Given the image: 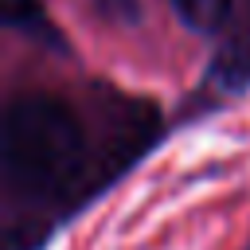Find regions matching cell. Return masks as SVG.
I'll use <instances>...</instances> for the list:
<instances>
[{
    "label": "cell",
    "instance_id": "3957f363",
    "mask_svg": "<svg viewBox=\"0 0 250 250\" xmlns=\"http://www.w3.org/2000/svg\"><path fill=\"white\" fill-rule=\"evenodd\" d=\"M4 20L12 27H23V31H43L47 27L39 0H4Z\"/></svg>",
    "mask_w": 250,
    "mask_h": 250
},
{
    "label": "cell",
    "instance_id": "6da1fadb",
    "mask_svg": "<svg viewBox=\"0 0 250 250\" xmlns=\"http://www.w3.org/2000/svg\"><path fill=\"white\" fill-rule=\"evenodd\" d=\"M0 156L16 191L59 195L86 164V129L66 102L51 94H23L4 113Z\"/></svg>",
    "mask_w": 250,
    "mask_h": 250
},
{
    "label": "cell",
    "instance_id": "7a4b0ae2",
    "mask_svg": "<svg viewBox=\"0 0 250 250\" xmlns=\"http://www.w3.org/2000/svg\"><path fill=\"white\" fill-rule=\"evenodd\" d=\"M172 8L180 12V20L195 31H215L227 12H230V0H172Z\"/></svg>",
    "mask_w": 250,
    "mask_h": 250
}]
</instances>
